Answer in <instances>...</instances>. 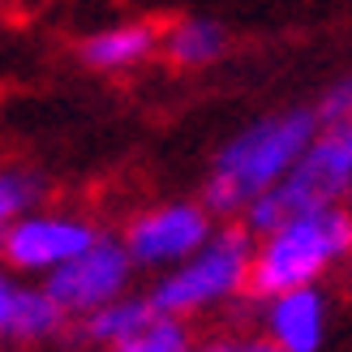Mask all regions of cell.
<instances>
[{
  "label": "cell",
  "instance_id": "6da1fadb",
  "mask_svg": "<svg viewBox=\"0 0 352 352\" xmlns=\"http://www.w3.org/2000/svg\"><path fill=\"white\" fill-rule=\"evenodd\" d=\"M318 120L309 108H284L275 116H258L215 151L210 176L202 185V206L215 219H241L258 193H267L288 176V168L301 160V151L314 142Z\"/></svg>",
  "mask_w": 352,
  "mask_h": 352
},
{
  "label": "cell",
  "instance_id": "7a4b0ae2",
  "mask_svg": "<svg viewBox=\"0 0 352 352\" xmlns=\"http://www.w3.org/2000/svg\"><path fill=\"white\" fill-rule=\"evenodd\" d=\"M348 250H352V215L344 206L288 215L271 232L254 236L245 296L267 301L275 292L327 284L340 271V262H348Z\"/></svg>",
  "mask_w": 352,
  "mask_h": 352
},
{
  "label": "cell",
  "instance_id": "3957f363",
  "mask_svg": "<svg viewBox=\"0 0 352 352\" xmlns=\"http://www.w3.org/2000/svg\"><path fill=\"white\" fill-rule=\"evenodd\" d=\"M250 250H254V236L241 223H223L185 262L160 271L146 301L155 305V314H168V318H181V322H193L219 305H232L236 296H245Z\"/></svg>",
  "mask_w": 352,
  "mask_h": 352
},
{
  "label": "cell",
  "instance_id": "277c9868",
  "mask_svg": "<svg viewBox=\"0 0 352 352\" xmlns=\"http://www.w3.org/2000/svg\"><path fill=\"white\" fill-rule=\"evenodd\" d=\"M348 189H352V129H318L284 181L258 193L241 210V228L250 236H262L288 215L344 206Z\"/></svg>",
  "mask_w": 352,
  "mask_h": 352
},
{
  "label": "cell",
  "instance_id": "5b68a950",
  "mask_svg": "<svg viewBox=\"0 0 352 352\" xmlns=\"http://www.w3.org/2000/svg\"><path fill=\"white\" fill-rule=\"evenodd\" d=\"M99 223L74 215V210H26L22 219H13L0 236V267L9 275H30L43 279L69 258H78L86 245H95Z\"/></svg>",
  "mask_w": 352,
  "mask_h": 352
},
{
  "label": "cell",
  "instance_id": "8992f818",
  "mask_svg": "<svg viewBox=\"0 0 352 352\" xmlns=\"http://www.w3.org/2000/svg\"><path fill=\"white\" fill-rule=\"evenodd\" d=\"M133 275H138V267H133V258L125 254L120 236L99 232L95 245H86L78 258H69L65 267L43 275L39 284L56 296V305L78 322L82 314H91L99 305L116 301V296H125L133 288Z\"/></svg>",
  "mask_w": 352,
  "mask_h": 352
},
{
  "label": "cell",
  "instance_id": "52a82bcc",
  "mask_svg": "<svg viewBox=\"0 0 352 352\" xmlns=\"http://www.w3.org/2000/svg\"><path fill=\"white\" fill-rule=\"evenodd\" d=\"M219 228L202 202H160L151 210H138L129 228L120 232V245L133 258L138 271H168L176 262H185L198 245Z\"/></svg>",
  "mask_w": 352,
  "mask_h": 352
},
{
  "label": "cell",
  "instance_id": "ba28073f",
  "mask_svg": "<svg viewBox=\"0 0 352 352\" xmlns=\"http://www.w3.org/2000/svg\"><path fill=\"white\" fill-rule=\"evenodd\" d=\"M258 336L279 352H322L331 340V292L322 284L275 292L258 301Z\"/></svg>",
  "mask_w": 352,
  "mask_h": 352
},
{
  "label": "cell",
  "instance_id": "9c48e42d",
  "mask_svg": "<svg viewBox=\"0 0 352 352\" xmlns=\"http://www.w3.org/2000/svg\"><path fill=\"white\" fill-rule=\"evenodd\" d=\"M160 30L164 26L146 22V17L91 30L78 43V60L91 69V74H125V69L146 65L155 52H160Z\"/></svg>",
  "mask_w": 352,
  "mask_h": 352
},
{
  "label": "cell",
  "instance_id": "30bf717a",
  "mask_svg": "<svg viewBox=\"0 0 352 352\" xmlns=\"http://www.w3.org/2000/svg\"><path fill=\"white\" fill-rule=\"evenodd\" d=\"M74 331V318L56 305L43 284H17L13 301H9V318H5V344L17 348H43L56 344Z\"/></svg>",
  "mask_w": 352,
  "mask_h": 352
},
{
  "label": "cell",
  "instance_id": "8fae6325",
  "mask_svg": "<svg viewBox=\"0 0 352 352\" xmlns=\"http://www.w3.org/2000/svg\"><path fill=\"white\" fill-rule=\"evenodd\" d=\"M151 314H155V305L146 301V292L129 288L125 296H116V301L82 314V318L74 322V336L86 348H95V352H116L120 344H129L138 331L151 322Z\"/></svg>",
  "mask_w": 352,
  "mask_h": 352
},
{
  "label": "cell",
  "instance_id": "7c38bea8",
  "mask_svg": "<svg viewBox=\"0 0 352 352\" xmlns=\"http://www.w3.org/2000/svg\"><path fill=\"white\" fill-rule=\"evenodd\" d=\"M228 30L215 17H181L168 30H160V52L176 69H206L228 56Z\"/></svg>",
  "mask_w": 352,
  "mask_h": 352
},
{
  "label": "cell",
  "instance_id": "4fadbf2b",
  "mask_svg": "<svg viewBox=\"0 0 352 352\" xmlns=\"http://www.w3.org/2000/svg\"><path fill=\"white\" fill-rule=\"evenodd\" d=\"M43 176L30 172V168H0V236L13 219H22L26 210H39L43 206Z\"/></svg>",
  "mask_w": 352,
  "mask_h": 352
},
{
  "label": "cell",
  "instance_id": "5bb4252c",
  "mask_svg": "<svg viewBox=\"0 0 352 352\" xmlns=\"http://www.w3.org/2000/svg\"><path fill=\"white\" fill-rule=\"evenodd\" d=\"M189 344H193L189 322L168 318V314H151V322L116 352H189Z\"/></svg>",
  "mask_w": 352,
  "mask_h": 352
},
{
  "label": "cell",
  "instance_id": "9a60e30c",
  "mask_svg": "<svg viewBox=\"0 0 352 352\" xmlns=\"http://www.w3.org/2000/svg\"><path fill=\"white\" fill-rule=\"evenodd\" d=\"M309 112H314V120H318V129H352L348 125L352 120V82L348 78L331 82Z\"/></svg>",
  "mask_w": 352,
  "mask_h": 352
},
{
  "label": "cell",
  "instance_id": "2e32d148",
  "mask_svg": "<svg viewBox=\"0 0 352 352\" xmlns=\"http://www.w3.org/2000/svg\"><path fill=\"white\" fill-rule=\"evenodd\" d=\"M189 352H262V336H236V331H219L206 340L193 336Z\"/></svg>",
  "mask_w": 352,
  "mask_h": 352
},
{
  "label": "cell",
  "instance_id": "e0dca14e",
  "mask_svg": "<svg viewBox=\"0 0 352 352\" xmlns=\"http://www.w3.org/2000/svg\"><path fill=\"white\" fill-rule=\"evenodd\" d=\"M13 288H17V275H9L0 267V344H5V318H9V301H13Z\"/></svg>",
  "mask_w": 352,
  "mask_h": 352
}]
</instances>
